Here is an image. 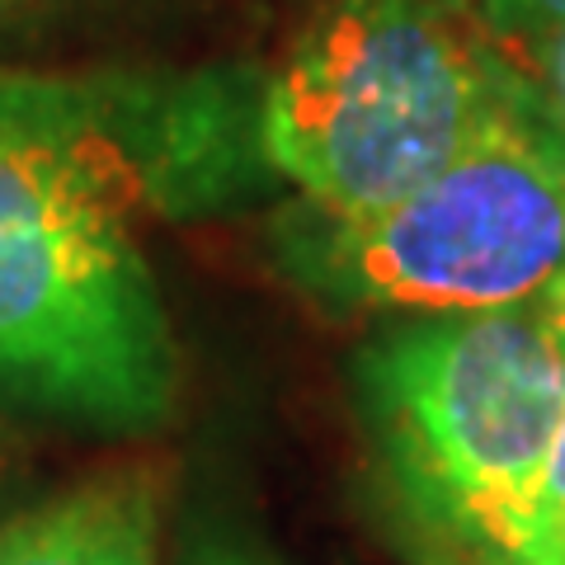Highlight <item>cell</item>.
<instances>
[{
    "label": "cell",
    "instance_id": "11",
    "mask_svg": "<svg viewBox=\"0 0 565 565\" xmlns=\"http://www.w3.org/2000/svg\"><path fill=\"white\" fill-rule=\"evenodd\" d=\"M10 6H14V0H0V14H6V10H10Z\"/></svg>",
    "mask_w": 565,
    "mask_h": 565
},
{
    "label": "cell",
    "instance_id": "2",
    "mask_svg": "<svg viewBox=\"0 0 565 565\" xmlns=\"http://www.w3.org/2000/svg\"><path fill=\"white\" fill-rule=\"evenodd\" d=\"M353 373L415 537L457 565L514 561L565 419V274L509 307L411 316Z\"/></svg>",
    "mask_w": 565,
    "mask_h": 565
},
{
    "label": "cell",
    "instance_id": "3",
    "mask_svg": "<svg viewBox=\"0 0 565 565\" xmlns=\"http://www.w3.org/2000/svg\"><path fill=\"white\" fill-rule=\"evenodd\" d=\"M527 76L481 0H326L259 104L264 161L326 217L444 170Z\"/></svg>",
    "mask_w": 565,
    "mask_h": 565
},
{
    "label": "cell",
    "instance_id": "1",
    "mask_svg": "<svg viewBox=\"0 0 565 565\" xmlns=\"http://www.w3.org/2000/svg\"><path fill=\"white\" fill-rule=\"evenodd\" d=\"M151 174L95 109L0 76V382L147 429L174 401V344L132 232Z\"/></svg>",
    "mask_w": 565,
    "mask_h": 565
},
{
    "label": "cell",
    "instance_id": "9",
    "mask_svg": "<svg viewBox=\"0 0 565 565\" xmlns=\"http://www.w3.org/2000/svg\"><path fill=\"white\" fill-rule=\"evenodd\" d=\"M546 71H552V90H556V109L565 114V29L546 43Z\"/></svg>",
    "mask_w": 565,
    "mask_h": 565
},
{
    "label": "cell",
    "instance_id": "5",
    "mask_svg": "<svg viewBox=\"0 0 565 565\" xmlns=\"http://www.w3.org/2000/svg\"><path fill=\"white\" fill-rule=\"evenodd\" d=\"M156 500L147 471L95 476L0 523V565H151Z\"/></svg>",
    "mask_w": 565,
    "mask_h": 565
},
{
    "label": "cell",
    "instance_id": "6",
    "mask_svg": "<svg viewBox=\"0 0 565 565\" xmlns=\"http://www.w3.org/2000/svg\"><path fill=\"white\" fill-rule=\"evenodd\" d=\"M481 6L500 39L552 43L565 29V0H481Z\"/></svg>",
    "mask_w": 565,
    "mask_h": 565
},
{
    "label": "cell",
    "instance_id": "10",
    "mask_svg": "<svg viewBox=\"0 0 565 565\" xmlns=\"http://www.w3.org/2000/svg\"><path fill=\"white\" fill-rule=\"evenodd\" d=\"M207 565H250V561H236V556H212Z\"/></svg>",
    "mask_w": 565,
    "mask_h": 565
},
{
    "label": "cell",
    "instance_id": "8",
    "mask_svg": "<svg viewBox=\"0 0 565 565\" xmlns=\"http://www.w3.org/2000/svg\"><path fill=\"white\" fill-rule=\"evenodd\" d=\"M509 565H565V514L542 523L537 533L519 546V556Z\"/></svg>",
    "mask_w": 565,
    "mask_h": 565
},
{
    "label": "cell",
    "instance_id": "4",
    "mask_svg": "<svg viewBox=\"0 0 565 565\" xmlns=\"http://www.w3.org/2000/svg\"><path fill=\"white\" fill-rule=\"evenodd\" d=\"M282 264L340 311L444 316L542 292L565 274V114L527 81L405 199L288 217Z\"/></svg>",
    "mask_w": 565,
    "mask_h": 565
},
{
    "label": "cell",
    "instance_id": "7",
    "mask_svg": "<svg viewBox=\"0 0 565 565\" xmlns=\"http://www.w3.org/2000/svg\"><path fill=\"white\" fill-rule=\"evenodd\" d=\"M556 514H565V419H561V429H556L552 457H546V471H542V486L533 494V509H527V533H523V542L533 537L542 523H552Z\"/></svg>",
    "mask_w": 565,
    "mask_h": 565
}]
</instances>
